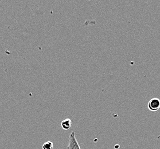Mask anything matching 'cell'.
I'll list each match as a JSON object with an SVG mask.
<instances>
[{
    "label": "cell",
    "instance_id": "cell-1",
    "mask_svg": "<svg viewBox=\"0 0 160 149\" xmlns=\"http://www.w3.org/2000/svg\"><path fill=\"white\" fill-rule=\"evenodd\" d=\"M67 149H81L79 143L77 141L75 132H72L70 135L68 145Z\"/></svg>",
    "mask_w": 160,
    "mask_h": 149
},
{
    "label": "cell",
    "instance_id": "cell-2",
    "mask_svg": "<svg viewBox=\"0 0 160 149\" xmlns=\"http://www.w3.org/2000/svg\"><path fill=\"white\" fill-rule=\"evenodd\" d=\"M148 107L150 111L156 112L160 109V100L157 97H154L150 100L148 104Z\"/></svg>",
    "mask_w": 160,
    "mask_h": 149
},
{
    "label": "cell",
    "instance_id": "cell-3",
    "mask_svg": "<svg viewBox=\"0 0 160 149\" xmlns=\"http://www.w3.org/2000/svg\"><path fill=\"white\" fill-rule=\"evenodd\" d=\"M71 124H72V121L70 119V118H67L62 122L61 126L64 130H67L71 128Z\"/></svg>",
    "mask_w": 160,
    "mask_h": 149
},
{
    "label": "cell",
    "instance_id": "cell-4",
    "mask_svg": "<svg viewBox=\"0 0 160 149\" xmlns=\"http://www.w3.org/2000/svg\"><path fill=\"white\" fill-rule=\"evenodd\" d=\"M53 144L51 141H47L45 142L42 146V149H53Z\"/></svg>",
    "mask_w": 160,
    "mask_h": 149
}]
</instances>
